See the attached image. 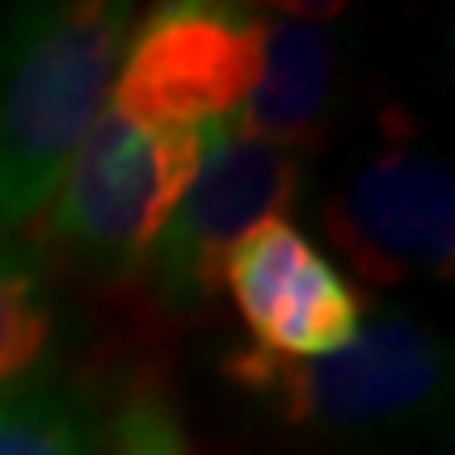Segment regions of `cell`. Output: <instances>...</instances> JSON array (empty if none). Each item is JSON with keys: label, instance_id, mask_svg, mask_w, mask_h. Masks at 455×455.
I'll use <instances>...</instances> for the list:
<instances>
[{"label": "cell", "instance_id": "4", "mask_svg": "<svg viewBox=\"0 0 455 455\" xmlns=\"http://www.w3.org/2000/svg\"><path fill=\"white\" fill-rule=\"evenodd\" d=\"M266 13L232 0H169L135 21L110 110L135 123H224L261 72Z\"/></svg>", "mask_w": 455, "mask_h": 455}, {"label": "cell", "instance_id": "11", "mask_svg": "<svg viewBox=\"0 0 455 455\" xmlns=\"http://www.w3.org/2000/svg\"><path fill=\"white\" fill-rule=\"evenodd\" d=\"M114 455H195L178 413L161 396H131L114 422Z\"/></svg>", "mask_w": 455, "mask_h": 455}, {"label": "cell", "instance_id": "2", "mask_svg": "<svg viewBox=\"0 0 455 455\" xmlns=\"http://www.w3.org/2000/svg\"><path fill=\"white\" fill-rule=\"evenodd\" d=\"M207 127L135 123L101 110L38 215L55 249L98 270H144L207 152Z\"/></svg>", "mask_w": 455, "mask_h": 455}, {"label": "cell", "instance_id": "10", "mask_svg": "<svg viewBox=\"0 0 455 455\" xmlns=\"http://www.w3.org/2000/svg\"><path fill=\"white\" fill-rule=\"evenodd\" d=\"M55 338V312L38 287L34 270L0 253V396L47 358Z\"/></svg>", "mask_w": 455, "mask_h": 455}, {"label": "cell", "instance_id": "8", "mask_svg": "<svg viewBox=\"0 0 455 455\" xmlns=\"http://www.w3.org/2000/svg\"><path fill=\"white\" fill-rule=\"evenodd\" d=\"M338 9L278 4L261 30V72L228 123L287 152H316L329 140L338 101Z\"/></svg>", "mask_w": 455, "mask_h": 455}, {"label": "cell", "instance_id": "3", "mask_svg": "<svg viewBox=\"0 0 455 455\" xmlns=\"http://www.w3.org/2000/svg\"><path fill=\"white\" fill-rule=\"evenodd\" d=\"M451 358L409 312H384L325 358H278L258 346L228 350L224 375L295 430H371L405 422L443 401Z\"/></svg>", "mask_w": 455, "mask_h": 455}, {"label": "cell", "instance_id": "7", "mask_svg": "<svg viewBox=\"0 0 455 455\" xmlns=\"http://www.w3.org/2000/svg\"><path fill=\"white\" fill-rule=\"evenodd\" d=\"M224 287L266 355L325 358L363 329V295L291 220L249 232L228 258Z\"/></svg>", "mask_w": 455, "mask_h": 455}, {"label": "cell", "instance_id": "9", "mask_svg": "<svg viewBox=\"0 0 455 455\" xmlns=\"http://www.w3.org/2000/svg\"><path fill=\"white\" fill-rule=\"evenodd\" d=\"M0 455H98V439L68 392L17 388L0 396Z\"/></svg>", "mask_w": 455, "mask_h": 455}, {"label": "cell", "instance_id": "6", "mask_svg": "<svg viewBox=\"0 0 455 455\" xmlns=\"http://www.w3.org/2000/svg\"><path fill=\"white\" fill-rule=\"evenodd\" d=\"M325 232L375 287H396L405 278H451V164L409 135H392L329 198Z\"/></svg>", "mask_w": 455, "mask_h": 455}, {"label": "cell", "instance_id": "1", "mask_svg": "<svg viewBox=\"0 0 455 455\" xmlns=\"http://www.w3.org/2000/svg\"><path fill=\"white\" fill-rule=\"evenodd\" d=\"M131 26L123 0L21 4L0 26V224L43 215L106 110Z\"/></svg>", "mask_w": 455, "mask_h": 455}, {"label": "cell", "instance_id": "5", "mask_svg": "<svg viewBox=\"0 0 455 455\" xmlns=\"http://www.w3.org/2000/svg\"><path fill=\"white\" fill-rule=\"evenodd\" d=\"M304 190V164L295 152L253 140L232 123H212L207 152L178 203L173 220L148 253L152 287L164 304L190 308L224 291L232 249L261 224L287 220Z\"/></svg>", "mask_w": 455, "mask_h": 455}]
</instances>
